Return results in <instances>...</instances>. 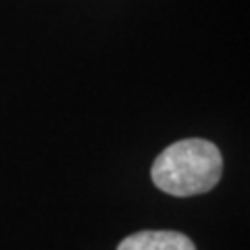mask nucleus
Here are the masks:
<instances>
[{
    "label": "nucleus",
    "instance_id": "nucleus-1",
    "mask_svg": "<svg viewBox=\"0 0 250 250\" xmlns=\"http://www.w3.org/2000/svg\"><path fill=\"white\" fill-rule=\"evenodd\" d=\"M223 173L219 148L202 138H186L167 146L152 163V182L177 198L210 192Z\"/></svg>",
    "mask_w": 250,
    "mask_h": 250
},
{
    "label": "nucleus",
    "instance_id": "nucleus-2",
    "mask_svg": "<svg viewBox=\"0 0 250 250\" xmlns=\"http://www.w3.org/2000/svg\"><path fill=\"white\" fill-rule=\"evenodd\" d=\"M117 250H196L194 242L179 231H138L123 238Z\"/></svg>",
    "mask_w": 250,
    "mask_h": 250
}]
</instances>
